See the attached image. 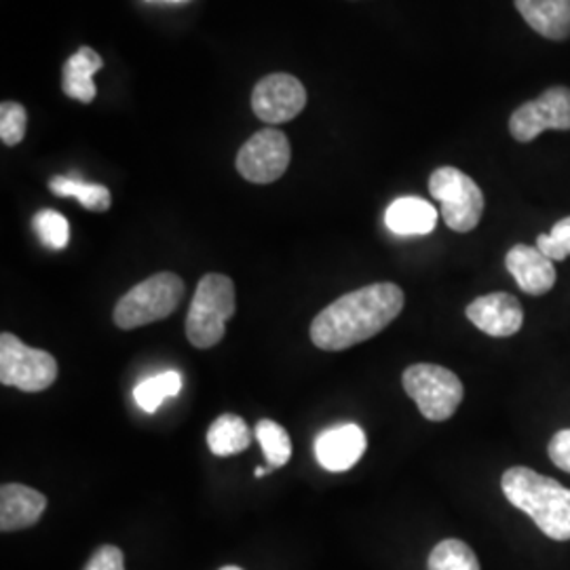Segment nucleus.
Segmentation results:
<instances>
[{
    "label": "nucleus",
    "mask_w": 570,
    "mask_h": 570,
    "mask_svg": "<svg viewBox=\"0 0 570 570\" xmlns=\"http://www.w3.org/2000/svg\"><path fill=\"white\" fill-rule=\"evenodd\" d=\"M402 308L404 292L400 285L372 284L353 289L313 320L311 341L324 351H345L381 334Z\"/></svg>",
    "instance_id": "obj_1"
},
{
    "label": "nucleus",
    "mask_w": 570,
    "mask_h": 570,
    "mask_svg": "<svg viewBox=\"0 0 570 570\" xmlns=\"http://www.w3.org/2000/svg\"><path fill=\"white\" fill-rule=\"evenodd\" d=\"M513 508L529 513L553 541H570V489L529 468H511L501 480Z\"/></svg>",
    "instance_id": "obj_2"
},
{
    "label": "nucleus",
    "mask_w": 570,
    "mask_h": 570,
    "mask_svg": "<svg viewBox=\"0 0 570 570\" xmlns=\"http://www.w3.org/2000/svg\"><path fill=\"white\" fill-rule=\"evenodd\" d=\"M235 315V284L220 273H207L197 285L186 315V336L197 348L216 346L225 338L226 322Z\"/></svg>",
    "instance_id": "obj_3"
},
{
    "label": "nucleus",
    "mask_w": 570,
    "mask_h": 570,
    "mask_svg": "<svg viewBox=\"0 0 570 570\" xmlns=\"http://www.w3.org/2000/svg\"><path fill=\"white\" fill-rule=\"evenodd\" d=\"M184 298V282L176 273H157L131 287L115 306V324L136 330L169 317Z\"/></svg>",
    "instance_id": "obj_4"
},
{
    "label": "nucleus",
    "mask_w": 570,
    "mask_h": 570,
    "mask_svg": "<svg viewBox=\"0 0 570 570\" xmlns=\"http://www.w3.org/2000/svg\"><path fill=\"white\" fill-rule=\"evenodd\" d=\"M402 383L407 395L416 402L421 414L433 423L449 421L465 395L459 376L450 372L449 367L435 364H414L406 367Z\"/></svg>",
    "instance_id": "obj_5"
},
{
    "label": "nucleus",
    "mask_w": 570,
    "mask_h": 570,
    "mask_svg": "<svg viewBox=\"0 0 570 570\" xmlns=\"http://www.w3.org/2000/svg\"><path fill=\"white\" fill-rule=\"evenodd\" d=\"M429 193L442 205V218L452 230L469 233L480 225L484 195L480 186L456 167H440L429 178Z\"/></svg>",
    "instance_id": "obj_6"
},
{
    "label": "nucleus",
    "mask_w": 570,
    "mask_h": 570,
    "mask_svg": "<svg viewBox=\"0 0 570 570\" xmlns=\"http://www.w3.org/2000/svg\"><path fill=\"white\" fill-rule=\"evenodd\" d=\"M58 379V362L42 348L23 345L18 336L2 332L0 336V383L26 393H39Z\"/></svg>",
    "instance_id": "obj_7"
},
{
    "label": "nucleus",
    "mask_w": 570,
    "mask_h": 570,
    "mask_svg": "<svg viewBox=\"0 0 570 570\" xmlns=\"http://www.w3.org/2000/svg\"><path fill=\"white\" fill-rule=\"evenodd\" d=\"M292 159V146L279 129H263L242 146L237 171L247 183L271 184L279 180Z\"/></svg>",
    "instance_id": "obj_8"
},
{
    "label": "nucleus",
    "mask_w": 570,
    "mask_h": 570,
    "mask_svg": "<svg viewBox=\"0 0 570 570\" xmlns=\"http://www.w3.org/2000/svg\"><path fill=\"white\" fill-rule=\"evenodd\" d=\"M546 129H570V89L551 87L537 100L520 106L510 119V134L518 142H532Z\"/></svg>",
    "instance_id": "obj_9"
},
{
    "label": "nucleus",
    "mask_w": 570,
    "mask_h": 570,
    "mask_svg": "<svg viewBox=\"0 0 570 570\" xmlns=\"http://www.w3.org/2000/svg\"><path fill=\"white\" fill-rule=\"evenodd\" d=\"M306 106V89L292 75H268L252 91V110L268 125L292 121Z\"/></svg>",
    "instance_id": "obj_10"
},
{
    "label": "nucleus",
    "mask_w": 570,
    "mask_h": 570,
    "mask_svg": "<svg viewBox=\"0 0 570 570\" xmlns=\"http://www.w3.org/2000/svg\"><path fill=\"white\" fill-rule=\"evenodd\" d=\"M469 322L494 338H510L524 324V308L508 292H494L475 298L465 308Z\"/></svg>",
    "instance_id": "obj_11"
},
{
    "label": "nucleus",
    "mask_w": 570,
    "mask_h": 570,
    "mask_svg": "<svg viewBox=\"0 0 570 570\" xmlns=\"http://www.w3.org/2000/svg\"><path fill=\"white\" fill-rule=\"evenodd\" d=\"M366 449V433L355 423L326 429L315 440L317 463L332 473L348 471L357 465Z\"/></svg>",
    "instance_id": "obj_12"
},
{
    "label": "nucleus",
    "mask_w": 570,
    "mask_h": 570,
    "mask_svg": "<svg viewBox=\"0 0 570 570\" xmlns=\"http://www.w3.org/2000/svg\"><path fill=\"white\" fill-rule=\"evenodd\" d=\"M515 284L530 296H543L556 285V266L537 245L518 244L505 256Z\"/></svg>",
    "instance_id": "obj_13"
},
{
    "label": "nucleus",
    "mask_w": 570,
    "mask_h": 570,
    "mask_svg": "<svg viewBox=\"0 0 570 570\" xmlns=\"http://www.w3.org/2000/svg\"><path fill=\"white\" fill-rule=\"evenodd\" d=\"M47 508L39 490L23 484H2L0 489V530L13 532L35 527Z\"/></svg>",
    "instance_id": "obj_14"
},
{
    "label": "nucleus",
    "mask_w": 570,
    "mask_h": 570,
    "mask_svg": "<svg viewBox=\"0 0 570 570\" xmlns=\"http://www.w3.org/2000/svg\"><path fill=\"white\" fill-rule=\"evenodd\" d=\"M530 28L551 41L570 37V0H515Z\"/></svg>",
    "instance_id": "obj_15"
},
{
    "label": "nucleus",
    "mask_w": 570,
    "mask_h": 570,
    "mask_svg": "<svg viewBox=\"0 0 570 570\" xmlns=\"http://www.w3.org/2000/svg\"><path fill=\"white\" fill-rule=\"evenodd\" d=\"M385 225L400 237L429 235L438 225V209L421 197H400L389 205Z\"/></svg>",
    "instance_id": "obj_16"
},
{
    "label": "nucleus",
    "mask_w": 570,
    "mask_h": 570,
    "mask_svg": "<svg viewBox=\"0 0 570 570\" xmlns=\"http://www.w3.org/2000/svg\"><path fill=\"white\" fill-rule=\"evenodd\" d=\"M104 61L98 51L91 47H81L75 56H70L61 68V89L68 98L82 104H91L98 96V87L94 75L102 68Z\"/></svg>",
    "instance_id": "obj_17"
},
{
    "label": "nucleus",
    "mask_w": 570,
    "mask_h": 570,
    "mask_svg": "<svg viewBox=\"0 0 570 570\" xmlns=\"http://www.w3.org/2000/svg\"><path fill=\"white\" fill-rule=\"evenodd\" d=\"M252 444V431L242 416L223 414L207 429V449L216 456H233Z\"/></svg>",
    "instance_id": "obj_18"
},
{
    "label": "nucleus",
    "mask_w": 570,
    "mask_h": 570,
    "mask_svg": "<svg viewBox=\"0 0 570 570\" xmlns=\"http://www.w3.org/2000/svg\"><path fill=\"white\" fill-rule=\"evenodd\" d=\"M49 188L58 197H72L89 212H106L112 205V195L102 184L82 183L75 176H53Z\"/></svg>",
    "instance_id": "obj_19"
},
{
    "label": "nucleus",
    "mask_w": 570,
    "mask_h": 570,
    "mask_svg": "<svg viewBox=\"0 0 570 570\" xmlns=\"http://www.w3.org/2000/svg\"><path fill=\"white\" fill-rule=\"evenodd\" d=\"M183 391V374L176 370L155 374L144 379L138 387L134 389V400L144 412L155 414L167 397H176Z\"/></svg>",
    "instance_id": "obj_20"
},
{
    "label": "nucleus",
    "mask_w": 570,
    "mask_h": 570,
    "mask_svg": "<svg viewBox=\"0 0 570 570\" xmlns=\"http://www.w3.org/2000/svg\"><path fill=\"white\" fill-rule=\"evenodd\" d=\"M429 570H480V562L468 543L446 539L429 553Z\"/></svg>",
    "instance_id": "obj_21"
},
{
    "label": "nucleus",
    "mask_w": 570,
    "mask_h": 570,
    "mask_svg": "<svg viewBox=\"0 0 570 570\" xmlns=\"http://www.w3.org/2000/svg\"><path fill=\"white\" fill-rule=\"evenodd\" d=\"M256 438L261 442V449L265 450L268 469H279L287 465V461L292 456V440L279 423L263 419L256 425Z\"/></svg>",
    "instance_id": "obj_22"
},
{
    "label": "nucleus",
    "mask_w": 570,
    "mask_h": 570,
    "mask_svg": "<svg viewBox=\"0 0 570 570\" xmlns=\"http://www.w3.org/2000/svg\"><path fill=\"white\" fill-rule=\"evenodd\" d=\"M35 228L42 244L51 249H63L70 242V226L60 212L42 209L35 218Z\"/></svg>",
    "instance_id": "obj_23"
},
{
    "label": "nucleus",
    "mask_w": 570,
    "mask_h": 570,
    "mask_svg": "<svg viewBox=\"0 0 570 570\" xmlns=\"http://www.w3.org/2000/svg\"><path fill=\"white\" fill-rule=\"evenodd\" d=\"M28 112L18 102L0 104V140L7 146H18L26 136Z\"/></svg>",
    "instance_id": "obj_24"
},
{
    "label": "nucleus",
    "mask_w": 570,
    "mask_h": 570,
    "mask_svg": "<svg viewBox=\"0 0 570 570\" xmlns=\"http://www.w3.org/2000/svg\"><path fill=\"white\" fill-rule=\"evenodd\" d=\"M548 452L556 468L570 473V429H562L551 438Z\"/></svg>",
    "instance_id": "obj_25"
},
{
    "label": "nucleus",
    "mask_w": 570,
    "mask_h": 570,
    "mask_svg": "<svg viewBox=\"0 0 570 570\" xmlns=\"http://www.w3.org/2000/svg\"><path fill=\"white\" fill-rule=\"evenodd\" d=\"M122 560V551L117 546H104L91 556L82 570H125Z\"/></svg>",
    "instance_id": "obj_26"
},
{
    "label": "nucleus",
    "mask_w": 570,
    "mask_h": 570,
    "mask_svg": "<svg viewBox=\"0 0 570 570\" xmlns=\"http://www.w3.org/2000/svg\"><path fill=\"white\" fill-rule=\"evenodd\" d=\"M550 237L553 239V244L558 245V249L564 258L570 256V216L553 225Z\"/></svg>",
    "instance_id": "obj_27"
},
{
    "label": "nucleus",
    "mask_w": 570,
    "mask_h": 570,
    "mask_svg": "<svg viewBox=\"0 0 570 570\" xmlns=\"http://www.w3.org/2000/svg\"><path fill=\"white\" fill-rule=\"evenodd\" d=\"M266 473H268V469H265V468L256 469V478H265Z\"/></svg>",
    "instance_id": "obj_28"
},
{
    "label": "nucleus",
    "mask_w": 570,
    "mask_h": 570,
    "mask_svg": "<svg viewBox=\"0 0 570 570\" xmlns=\"http://www.w3.org/2000/svg\"><path fill=\"white\" fill-rule=\"evenodd\" d=\"M220 570H244V569H239V567H225V569H220Z\"/></svg>",
    "instance_id": "obj_29"
},
{
    "label": "nucleus",
    "mask_w": 570,
    "mask_h": 570,
    "mask_svg": "<svg viewBox=\"0 0 570 570\" xmlns=\"http://www.w3.org/2000/svg\"><path fill=\"white\" fill-rule=\"evenodd\" d=\"M171 2H183V0H171Z\"/></svg>",
    "instance_id": "obj_30"
}]
</instances>
